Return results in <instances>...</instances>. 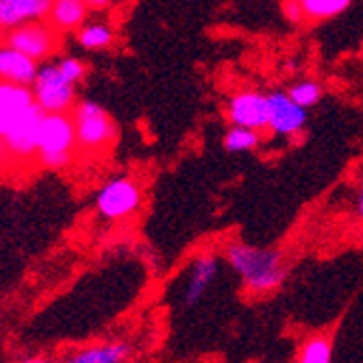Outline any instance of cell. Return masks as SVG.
I'll use <instances>...</instances> for the list:
<instances>
[{
  "label": "cell",
  "mask_w": 363,
  "mask_h": 363,
  "mask_svg": "<svg viewBox=\"0 0 363 363\" xmlns=\"http://www.w3.org/2000/svg\"><path fill=\"white\" fill-rule=\"evenodd\" d=\"M296 363H333V340L326 333L307 337L301 344Z\"/></svg>",
  "instance_id": "obj_16"
},
{
  "label": "cell",
  "mask_w": 363,
  "mask_h": 363,
  "mask_svg": "<svg viewBox=\"0 0 363 363\" xmlns=\"http://www.w3.org/2000/svg\"><path fill=\"white\" fill-rule=\"evenodd\" d=\"M128 354L130 346L126 342H103L72 352L61 363H124Z\"/></svg>",
  "instance_id": "obj_14"
},
{
  "label": "cell",
  "mask_w": 363,
  "mask_h": 363,
  "mask_svg": "<svg viewBox=\"0 0 363 363\" xmlns=\"http://www.w3.org/2000/svg\"><path fill=\"white\" fill-rule=\"evenodd\" d=\"M11 161V155H9V148H7V144H5V140L0 138V170H3L7 163Z\"/></svg>",
  "instance_id": "obj_23"
},
{
  "label": "cell",
  "mask_w": 363,
  "mask_h": 363,
  "mask_svg": "<svg viewBox=\"0 0 363 363\" xmlns=\"http://www.w3.org/2000/svg\"><path fill=\"white\" fill-rule=\"evenodd\" d=\"M224 257L230 270L242 281L244 289L255 296L277 291L287 277L283 255L272 248H257L233 242L224 248Z\"/></svg>",
  "instance_id": "obj_1"
},
{
  "label": "cell",
  "mask_w": 363,
  "mask_h": 363,
  "mask_svg": "<svg viewBox=\"0 0 363 363\" xmlns=\"http://www.w3.org/2000/svg\"><path fill=\"white\" fill-rule=\"evenodd\" d=\"M142 205V189L133 179H111L96 194V211L105 220H124Z\"/></svg>",
  "instance_id": "obj_7"
},
{
  "label": "cell",
  "mask_w": 363,
  "mask_h": 363,
  "mask_svg": "<svg viewBox=\"0 0 363 363\" xmlns=\"http://www.w3.org/2000/svg\"><path fill=\"white\" fill-rule=\"evenodd\" d=\"M74 128H77V144L81 150L101 152L109 144H113L118 130L103 105L94 101H83L72 111Z\"/></svg>",
  "instance_id": "obj_3"
},
{
  "label": "cell",
  "mask_w": 363,
  "mask_h": 363,
  "mask_svg": "<svg viewBox=\"0 0 363 363\" xmlns=\"http://www.w3.org/2000/svg\"><path fill=\"white\" fill-rule=\"evenodd\" d=\"M124 3V0H85V5L89 9H109V7H116Z\"/></svg>",
  "instance_id": "obj_22"
},
{
  "label": "cell",
  "mask_w": 363,
  "mask_h": 363,
  "mask_svg": "<svg viewBox=\"0 0 363 363\" xmlns=\"http://www.w3.org/2000/svg\"><path fill=\"white\" fill-rule=\"evenodd\" d=\"M20 363H50L48 359H42V357H30V359H24Z\"/></svg>",
  "instance_id": "obj_25"
},
{
  "label": "cell",
  "mask_w": 363,
  "mask_h": 363,
  "mask_svg": "<svg viewBox=\"0 0 363 363\" xmlns=\"http://www.w3.org/2000/svg\"><path fill=\"white\" fill-rule=\"evenodd\" d=\"M77 42L85 50H103L113 46L116 30L107 22H85L77 30Z\"/></svg>",
  "instance_id": "obj_15"
},
{
  "label": "cell",
  "mask_w": 363,
  "mask_h": 363,
  "mask_svg": "<svg viewBox=\"0 0 363 363\" xmlns=\"http://www.w3.org/2000/svg\"><path fill=\"white\" fill-rule=\"evenodd\" d=\"M301 5L305 11V20L322 22L344 13L350 5V0H301Z\"/></svg>",
  "instance_id": "obj_17"
},
{
  "label": "cell",
  "mask_w": 363,
  "mask_h": 363,
  "mask_svg": "<svg viewBox=\"0 0 363 363\" xmlns=\"http://www.w3.org/2000/svg\"><path fill=\"white\" fill-rule=\"evenodd\" d=\"M77 128L70 113H44L38 140L35 161L42 168L61 170L74 157L77 148Z\"/></svg>",
  "instance_id": "obj_2"
},
{
  "label": "cell",
  "mask_w": 363,
  "mask_h": 363,
  "mask_svg": "<svg viewBox=\"0 0 363 363\" xmlns=\"http://www.w3.org/2000/svg\"><path fill=\"white\" fill-rule=\"evenodd\" d=\"M52 0H0V24L7 30L48 20Z\"/></svg>",
  "instance_id": "obj_12"
},
{
  "label": "cell",
  "mask_w": 363,
  "mask_h": 363,
  "mask_svg": "<svg viewBox=\"0 0 363 363\" xmlns=\"http://www.w3.org/2000/svg\"><path fill=\"white\" fill-rule=\"evenodd\" d=\"M230 126H244L252 130L268 128V94L255 89L238 91L226 105Z\"/></svg>",
  "instance_id": "obj_9"
},
{
  "label": "cell",
  "mask_w": 363,
  "mask_h": 363,
  "mask_svg": "<svg viewBox=\"0 0 363 363\" xmlns=\"http://www.w3.org/2000/svg\"><path fill=\"white\" fill-rule=\"evenodd\" d=\"M218 270H220V259L213 252H203L191 261L189 279H187V285L183 291L185 307H196L205 298L209 287L213 285V281L218 277Z\"/></svg>",
  "instance_id": "obj_10"
},
{
  "label": "cell",
  "mask_w": 363,
  "mask_h": 363,
  "mask_svg": "<svg viewBox=\"0 0 363 363\" xmlns=\"http://www.w3.org/2000/svg\"><path fill=\"white\" fill-rule=\"evenodd\" d=\"M354 211H357V218L363 222V187L359 189L357 194V205H354Z\"/></svg>",
  "instance_id": "obj_24"
},
{
  "label": "cell",
  "mask_w": 363,
  "mask_h": 363,
  "mask_svg": "<svg viewBox=\"0 0 363 363\" xmlns=\"http://www.w3.org/2000/svg\"><path fill=\"white\" fill-rule=\"evenodd\" d=\"M5 38H7V28L0 24V44H5Z\"/></svg>",
  "instance_id": "obj_26"
},
{
  "label": "cell",
  "mask_w": 363,
  "mask_h": 363,
  "mask_svg": "<svg viewBox=\"0 0 363 363\" xmlns=\"http://www.w3.org/2000/svg\"><path fill=\"white\" fill-rule=\"evenodd\" d=\"M287 94L291 96V101H294L296 105H301V107L309 109V107H315V105L320 103V98H322V85H320L318 81L307 79V81L294 83V85L287 89Z\"/></svg>",
  "instance_id": "obj_19"
},
{
  "label": "cell",
  "mask_w": 363,
  "mask_h": 363,
  "mask_svg": "<svg viewBox=\"0 0 363 363\" xmlns=\"http://www.w3.org/2000/svg\"><path fill=\"white\" fill-rule=\"evenodd\" d=\"M30 89L44 113H68L77 107V85L61 74L55 61L40 65L38 79Z\"/></svg>",
  "instance_id": "obj_5"
},
{
  "label": "cell",
  "mask_w": 363,
  "mask_h": 363,
  "mask_svg": "<svg viewBox=\"0 0 363 363\" xmlns=\"http://www.w3.org/2000/svg\"><path fill=\"white\" fill-rule=\"evenodd\" d=\"M307 126V109L296 105L287 91L268 94V130L279 138H294Z\"/></svg>",
  "instance_id": "obj_8"
},
{
  "label": "cell",
  "mask_w": 363,
  "mask_h": 363,
  "mask_svg": "<svg viewBox=\"0 0 363 363\" xmlns=\"http://www.w3.org/2000/svg\"><path fill=\"white\" fill-rule=\"evenodd\" d=\"M259 142H261L259 130L244 128V126H230V128L226 130L224 140H222V146H224L228 152H246V150L257 148Z\"/></svg>",
  "instance_id": "obj_18"
},
{
  "label": "cell",
  "mask_w": 363,
  "mask_h": 363,
  "mask_svg": "<svg viewBox=\"0 0 363 363\" xmlns=\"http://www.w3.org/2000/svg\"><path fill=\"white\" fill-rule=\"evenodd\" d=\"M44 118L30 87L0 83V138L7 140L16 130Z\"/></svg>",
  "instance_id": "obj_4"
},
{
  "label": "cell",
  "mask_w": 363,
  "mask_h": 363,
  "mask_svg": "<svg viewBox=\"0 0 363 363\" xmlns=\"http://www.w3.org/2000/svg\"><path fill=\"white\" fill-rule=\"evenodd\" d=\"M89 18V7L85 0H52L48 22L61 33L79 30Z\"/></svg>",
  "instance_id": "obj_13"
},
{
  "label": "cell",
  "mask_w": 363,
  "mask_h": 363,
  "mask_svg": "<svg viewBox=\"0 0 363 363\" xmlns=\"http://www.w3.org/2000/svg\"><path fill=\"white\" fill-rule=\"evenodd\" d=\"M59 40H61V33L48 20H44V22H28V24L7 30L5 44L24 52L33 61L42 63L57 52Z\"/></svg>",
  "instance_id": "obj_6"
},
{
  "label": "cell",
  "mask_w": 363,
  "mask_h": 363,
  "mask_svg": "<svg viewBox=\"0 0 363 363\" xmlns=\"http://www.w3.org/2000/svg\"><path fill=\"white\" fill-rule=\"evenodd\" d=\"M283 11H285V18L294 24H298L305 20V11H303V5L301 0H285L283 3Z\"/></svg>",
  "instance_id": "obj_21"
},
{
  "label": "cell",
  "mask_w": 363,
  "mask_h": 363,
  "mask_svg": "<svg viewBox=\"0 0 363 363\" xmlns=\"http://www.w3.org/2000/svg\"><path fill=\"white\" fill-rule=\"evenodd\" d=\"M55 63H57V68L61 70V74L68 79L70 83L79 85L85 79L87 68H85V63L81 59H77V57H59Z\"/></svg>",
  "instance_id": "obj_20"
},
{
  "label": "cell",
  "mask_w": 363,
  "mask_h": 363,
  "mask_svg": "<svg viewBox=\"0 0 363 363\" xmlns=\"http://www.w3.org/2000/svg\"><path fill=\"white\" fill-rule=\"evenodd\" d=\"M38 72H40L38 61H33L30 57L11 48L9 44H0V83L33 87Z\"/></svg>",
  "instance_id": "obj_11"
}]
</instances>
